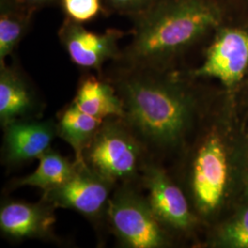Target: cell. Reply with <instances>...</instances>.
Returning <instances> with one entry per match:
<instances>
[{
    "instance_id": "cell-1",
    "label": "cell",
    "mask_w": 248,
    "mask_h": 248,
    "mask_svg": "<svg viewBox=\"0 0 248 248\" xmlns=\"http://www.w3.org/2000/svg\"><path fill=\"white\" fill-rule=\"evenodd\" d=\"M109 81L123 101L125 123L146 150L182 141L193 108L183 89L157 78L151 67L122 65Z\"/></svg>"
},
{
    "instance_id": "cell-2",
    "label": "cell",
    "mask_w": 248,
    "mask_h": 248,
    "mask_svg": "<svg viewBox=\"0 0 248 248\" xmlns=\"http://www.w3.org/2000/svg\"><path fill=\"white\" fill-rule=\"evenodd\" d=\"M221 19V10L212 0L156 1L135 18L133 39L119 61L127 66L155 67L218 26Z\"/></svg>"
},
{
    "instance_id": "cell-3",
    "label": "cell",
    "mask_w": 248,
    "mask_h": 248,
    "mask_svg": "<svg viewBox=\"0 0 248 248\" xmlns=\"http://www.w3.org/2000/svg\"><path fill=\"white\" fill-rule=\"evenodd\" d=\"M147 150L123 118L103 121L92 142L84 152L90 169L117 185L141 181L147 164Z\"/></svg>"
},
{
    "instance_id": "cell-4",
    "label": "cell",
    "mask_w": 248,
    "mask_h": 248,
    "mask_svg": "<svg viewBox=\"0 0 248 248\" xmlns=\"http://www.w3.org/2000/svg\"><path fill=\"white\" fill-rule=\"evenodd\" d=\"M106 220L121 245L129 248H158L166 243L161 222L145 196L134 184L116 186L107 208Z\"/></svg>"
},
{
    "instance_id": "cell-5",
    "label": "cell",
    "mask_w": 248,
    "mask_h": 248,
    "mask_svg": "<svg viewBox=\"0 0 248 248\" xmlns=\"http://www.w3.org/2000/svg\"><path fill=\"white\" fill-rule=\"evenodd\" d=\"M118 186L85 164H78L75 173L61 186L45 192L42 199L55 208L69 209L91 222L106 219L108 201Z\"/></svg>"
},
{
    "instance_id": "cell-6",
    "label": "cell",
    "mask_w": 248,
    "mask_h": 248,
    "mask_svg": "<svg viewBox=\"0 0 248 248\" xmlns=\"http://www.w3.org/2000/svg\"><path fill=\"white\" fill-rule=\"evenodd\" d=\"M124 35L117 29L102 33L94 32L84 24L65 18L59 29L58 37L70 60L84 69L101 74L103 65L109 60H120L122 51L119 41Z\"/></svg>"
},
{
    "instance_id": "cell-7",
    "label": "cell",
    "mask_w": 248,
    "mask_h": 248,
    "mask_svg": "<svg viewBox=\"0 0 248 248\" xmlns=\"http://www.w3.org/2000/svg\"><path fill=\"white\" fill-rule=\"evenodd\" d=\"M227 173V157L222 141L216 135H210L197 151L192 167V192L202 213L212 212L221 202Z\"/></svg>"
},
{
    "instance_id": "cell-8",
    "label": "cell",
    "mask_w": 248,
    "mask_h": 248,
    "mask_svg": "<svg viewBox=\"0 0 248 248\" xmlns=\"http://www.w3.org/2000/svg\"><path fill=\"white\" fill-rule=\"evenodd\" d=\"M248 68V31L223 29L207 51L202 65L194 77L213 78L232 87L243 79Z\"/></svg>"
},
{
    "instance_id": "cell-9",
    "label": "cell",
    "mask_w": 248,
    "mask_h": 248,
    "mask_svg": "<svg viewBox=\"0 0 248 248\" xmlns=\"http://www.w3.org/2000/svg\"><path fill=\"white\" fill-rule=\"evenodd\" d=\"M140 182L146 188L147 201L161 223L177 230L186 231L192 227L195 219L186 197L164 170L148 161Z\"/></svg>"
},
{
    "instance_id": "cell-10",
    "label": "cell",
    "mask_w": 248,
    "mask_h": 248,
    "mask_svg": "<svg viewBox=\"0 0 248 248\" xmlns=\"http://www.w3.org/2000/svg\"><path fill=\"white\" fill-rule=\"evenodd\" d=\"M4 130L2 158L5 164L17 166L38 159L51 148L57 135L56 121L38 118L16 120L2 127Z\"/></svg>"
},
{
    "instance_id": "cell-11",
    "label": "cell",
    "mask_w": 248,
    "mask_h": 248,
    "mask_svg": "<svg viewBox=\"0 0 248 248\" xmlns=\"http://www.w3.org/2000/svg\"><path fill=\"white\" fill-rule=\"evenodd\" d=\"M55 209L44 199L35 203L5 202L0 209L1 232L15 240L53 238Z\"/></svg>"
},
{
    "instance_id": "cell-12",
    "label": "cell",
    "mask_w": 248,
    "mask_h": 248,
    "mask_svg": "<svg viewBox=\"0 0 248 248\" xmlns=\"http://www.w3.org/2000/svg\"><path fill=\"white\" fill-rule=\"evenodd\" d=\"M41 103L31 84L17 66L0 65V123L38 118Z\"/></svg>"
},
{
    "instance_id": "cell-13",
    "label": "cell",
    "mask_w": 248,
    "mask_h": 248,
    "mask_svg": "<svg viewBox=\"0 0 248 248\" xmlns=\"http://www.w3.org/2000/svg\"><path fill=\"white\" fill-rule=\"evenodd\" d=\"M73 101L89 115L106 120L124 117L123 101L109 80L87 75L80 80Z\"/></svg>"
},
{
    "instance_id": "cell-14",
    "label": "cell",
    "mask_w": 248,
    "mask_h": 248,
    "mask_svg": "<svg viewBox=\"0 0 248 248\" xmlns=\"http://www.w3.org/2000/svg\"><path fill=\"white\" fill-rule=\"evenodd\" d=\"M102 123V120L82 111L74 101L59 112L56 121L57 135L73 148L75 163L85 164L84 152Z\"/></svg>"
},
{
    "instance_id": "cell-15",
    "label": "cell",
    "mask_w": 248,
    "mask_h": 248,
    "mask_svg": "<svg viewBox=\"0 0 248 248\" xmlns=\"http://www.w3.org/2000/svg\"><path fill=\"white\" fill-rule=\"evenodd\" d=\"M34 12L20 0H0V65L26 35Z\"/></svg>"
},
{
    "instance_id": "cell-16",
    "label": "cell",
    "mask_w": 248,
    "mask_h": 248,
    "mask_svg": "<svg viewBox=\"0 0 248 248\" xmlns=\"http://www.w3.org/2000/svg\"><path fill=\"white\" fill-rule=\"evenodd\" d=\"M39 165L31 174L16 179L10 184V187L17 188L20 186H35L47 192L53 188L65 183L75 173L78 164L70 160L52 147L38 158Z\"/></svg>"
},
{
    "instance_id": "cell-17",
    "label": "cell",
    "mask_w": 248,
    "mask_h": 248,
    "mask_svg": "<svg viewBox=\"0 0 248 248\" xmlns=\"http://www.w3.org/2000/svg\"><path fill=\"white\" fill-rule=\"evenodd\" d=\"M65 18L80 24L94 20L105 12L102 0H59Z\"/></svg>"
},
{
    "instance_id": "cell-18",
    "label": "cell",
    "mask_w": 248,
    "mask_h": 248,
    "mask_svg": "<svg viewBox=\"0 0 248 248\" xmlns=\"http://www.w3.org/2000/svg\"><path fill=\"white\" fill-rule=\"evenodd\" d=\"M221 240L230 248H248V209L223 228Z\"/></svg>"
},
{
    "instance_id": "cell-19",
    "label": "cell",
    "mask_w": 248,
    "mask_h": 248,
    "mask_svg": "<svg viewBox=\"0 0 248 248\" xmlns=\"http://www.w3.org/2000/svg\"><path fill=\"white\" fill-rule=\"evenodd\" d=\"M106 9L122 15L138 18L146 12L157 0H102Z\"/></svg>"
},
{
    "instance_id": "cell-20",
    "label": "cell",
    "mask_w": 248,
    "mask_h": 248,
    "mask_svg": "<svg viewBox=\"0 0 248 248\" xmlns=\"http://www.w3.org/2000/svg\"><path fill=\"white\" fill-rule=\"evenodd\" d=\"M28 8L36 11L38 9L51 6L55 3H59V0H20Z\"/></svg>"
},
{
    "instance_id": "cell-21",
    "label": "cell",
    "mask_w": 248,
    "mask_h": 248,
    "mask_svg": "<svg viewBox=\"0 0 248 248\" xmlns=\"http://www.w3.org/2000/svg\"><path fill=\"white\" fill-rule=\"evenodd\" d=\"M246 193H247V195L248 197V179H247V184H246Z\"/></svg>"
}]
</instances>
